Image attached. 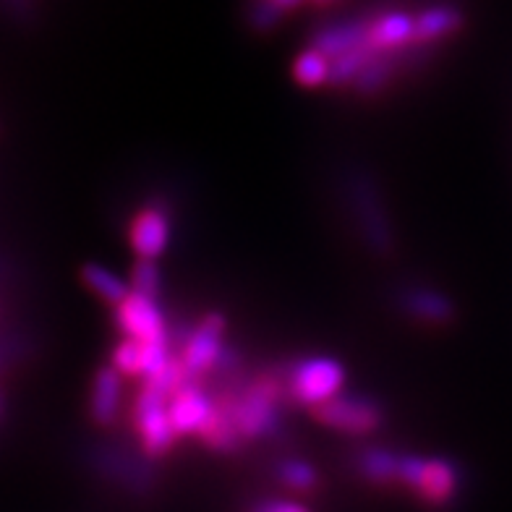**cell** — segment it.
I'll list each match as a JSON object with an SVG mask.
<instances>
[{"instance_id":"277c9868","label":"cell","mask_w":512,"mask_h":512,"mask_svg":"<svg viewBox=\"0 0 512 512\" xmlns=\"http://www.w3.org/2000/svg\"><path fill=\"white\" fill-rule=\"evenodd\" d=\"M351 202L353 209H356L358 228H361L366 246L374 254H390L392 246H395V238H392V228L390 220H387V212H384L382 196H379V189L371 183L369 176H353Z\"/></svg>"},{"instance_id":"52a82bcc","label":"cell","mask_w":512,"mask_h":512,"mask_svg":"<svg viewBox=\"0 0 512 512\" xmlns=\"http://www.w3.org/2000/svg\"><path fill=\"white\" fill-rule=\"evenodd\" d=\"M366 40H369V8L356 16H348V19L319 24V27L311 32L309 48H317L319 53L327 55L330 61H335L340 55L361 48Z\"/></svg>"},{"instance_id":"9c48e42d","label":"cell","mask_w":512,"mask_h":512,"mask_svg":"<svg viewBox=\"0 0 512 512\" xmlns=\"http://www.w3.org/2000/svg\"><path fill=\"white\" fill-rule=\"evenodd\" d=\"M212 411H215V400L204 390L202 382L183 384L170 400V418H173L178 437H186V434L199 437V432L212 418Z\"/></svg>"},{"instance_id":"3957f363","label":"cell","mask_w":512,"mask_h":512,"mask_svg":"<svg viewBox=\"0 0 512 512\" xmlns=\"http://www.w3.org/2000/svg\"><path fill=\"white\" fill-rule=\"evenodd\" d=\"M225 330H228V319L220 311H209L199 319V324H194L191 337L176 353L191 382H202L215 369L217 358L225 351Z\"/></svg>"},{"instance_id":"cb8c5ba5","label":"cell","mask_w":512,"mask_h":512,"mask_svg":"<svg viewBox=\"0 0 512 512\" xmlns=\"http://www.w3.org/2000/svg\"><path fill=\"white\" fill-rule=\"evenodd\" d=\"M337 0H317V6L319 8H327V6H335Z\"/></svg>"},{"instance_id":"7c38bea8","label":"cell","mask_w":512,"mask_h":512,"mask_svg":"<svg viewBox=\"0 0 512 512\" xmlns=\"http://www.w3.org/2000/svg\"><path fill=\"white\" fill-rule=\"evenodd\" d=\"M123 408V374L115 366H102L92 382L89 416L97 426H113Z\"/></svg>"},{"instance_id":"7a4b0ae2","label":"cell","mask_w":512,"mask_h":512,"mask_svg":"<svg viewBox=\"0 0 512 512\" xmlns=\"http://www.w3.org/2000/svg\"><path fill=\"white\" fill-rule=\"evenodd\" d=\"M311 413L319 424L330 426L335 432L353 434V437L374 434L384 424L382 405L366 395H337V398L317 405Z\"/></svg>"},{"instance_id":"603a6c76","label":"cell","mask_w":512,"mask_h":512,"mask_svg":"<svg viewBox=\"0 0 512 512\" xmlns=\"http://www.w3.org/2000/svg\"><path fill=\"white\" fill-rule=\"evenodd\" d=\"M270 3H275V6H280L283 11H296V8H301L306 3V0H270Z\"/></svg>"},{"instance_id":"8992f818","label":"cell","mask_w":512,"mask_h":512,"mask_svg":"<svg viewBox=\"0 0 512 512\" xmlns=\"http://www.w3.org/2000/svg\"><path fill=\"white\" fill-rule=\"evenodd\" d=\"M113 322L118 332L131 340H142V343L170 340L168 322H165V314L160 311L155 298L131 293L121 306H115Z\"/></svg>"},{"instance_id":"5bb4252c","label":"cell","mask_w":512,"mask_h":512,"mask_svg":"<svg viewBox=\"0 0 512 512\" xmlns=\"http://www.w3.org/2000/svg\"><path fill=\"white\" fill-rule=\"evenodd\" d=\"M400 458L387 447H366L356 455V471L374 486H395L400 484Z\"/></svg>"},{"instance_id":"ac0fdd59","label":"cell","mask_w":512,"mask_h":512,"mask_svg":"<svg viewBox=\"0 0 512 512\" xmlns=\"http://www.w3.org/2000/svg\"><path fill=\"white\" fill-rule=\"evenodd\" d=\"M285 14L288 11H283V8L270 3V0H246V8H243V19H246L251 32L256 34L275 32L283 24Z\"/></svg>"},{"instance_id":"6da1fadb","label":"cell","mask_w":512,"mask_h":512,"mask_svg":"<svg viewBox=\"0 0 512 512\" xmlns=\"http://www.w3.org/2000/svg\"><path fill=\"white\" fill-rule=\"evenodd\" d=\"M345 382L343 366L335 358L311 356L301 358L293 366L285 369V384H288V400L306 408H317L327 400L340 395V387Z\"/></svg>"},{"instance_id":"4fadbf2b","label":"cell","mask_w":512,"mask_h":512,"mask_svg":"<svg viewBox=\"0 0 512 512\" xmlns=\"http://www.w3.org/2000/svg\"><path fill=\"white\" fill-rule=\"evenodd\" d=\"M400 309L411 319L429 327H445L455 319V306L445 293L434 288H405L400 293Z\"/></svg>"},{"instance_id":"30bf717a","label":"cell","mask_w":512,"mask_h":512,"mask_svg":"<svg viewBox=\"0 0 512 512\" xmlns=\"http://www.w3.org/2000/svg\"><path fill=\"white\" fill-rule=\"evenodd\" d=\"M463 27L465 14L458 3H450V0L429 3L421 11H416V45L437 48L439 42L455 37Z\"/></svg>"},{"instance_id":"d6986e66","label":"cell","mask_w":512,"mask_h":512,"mask_svg":"<svg viewBox=\"0 0 512 512\" xmlns=\"http://www.w3.org/2000/svg\"><path fill=\"white\" fill-rule=\"evenodd\" d=\"M113 366L126 377H144L147 374V351H144L142 340L126 337L123 343L115 345Z\"/></svg>"},{"instance_id":"8fae6325","label":"cell","mask_w":512,"mask_h":512,"mask_svg":"<svg viewBox=\"0 0 512 512\" xmlns=\"http://www.w3.org/2000/svg\"><path fill=\"white\" fill-rule=\"evenodd\" d=\"M413 494L424 505L442 510L458 497V468L445 458H426L424 471H421V479H418Z\"/></svg>"},{"instance_id":"2e32d148","label":"cell","mask_w":512,"mask_h":512,"mask_svg":"<svg viewBox=\"0 0 512 512\" xmlns=\"http://www.w3.org/2000/svg\"><path fill=\"white\" fill-rule=\"evenodd\" d=\"M332 61L317 48H306L293 61V79L306 89H319L330 84Z\"/></svg>"},{"instance_id":"5b68a950","label":"cell","mask_w":512,"mask_h":512,"mask_svg":"<svg viewBox=\"0 0 512 512\" xmlns=\"http://www.w3.org/2000/svg\"><path fill=\"white\" fill-rule=\"evenodd\" d=\"M92 465L105 476V479L121 484L123 489L134 494H149L155 486V471L149 465V455H131L121 445H100L92 450Z\"/></svg>"},{"instance_id":"7402d4cb","label":"cell","mask_w":512,"mask_h":512,"mask_svg":"<svg viewBox=\"0 0 512 512\" xmlns=\"http://www.w3.org/2000/svg\"><path fill=\"white\" fill-rule=\"evenodd\" d=\"M6 6L16 19H29L32 14V0H6Z\"/></svg>"},{"instance_id":"e0dca14e","label":"cell","mask_w":512,"mask_h":512,"mask_svg":"<svg viewBox=\"0 0 512 512\" xmlns=\"http://www.w3.org/2000/svg\"><path fill=\"white\" fill-rule=\"evenodd\" d=\"M275 476L283 486H288L290 492L311 494L319 486V471L306 460L285 458L275 465Z\"/></svg>"},{"instance_id":"ffe728a7","label":"cell","mask_w":512,"mask_h":512,"mask_svg":"<svg viewBox=\"0 0 512 512\" xmlns=\"http://www.w3.org/2000/svg\"><path fill=\"white\" fill-rule=\"evenodd\" d=\"M160 285H162L160 267H157L152 259H139V262L134 264V270H131V290L139 293V296L155 298L157 301Z\"/></svg>"},{"instance_id":"9a60e30c","label":"cell","mask_w":512,"mask_h":512,"mask_svg":"<svg viewBox=\"0 0 512 512\" xmlns=\"http://www.w3.org/2000/svg\"><path fill=\"white\" fill-rule=\"evenodd\" d=\"M81 283L87 285L89 290H95L97 296L102 298V301H108L110 306H121L123 301H126L134 290H131V285H126L121 280V277L115 275V272H110L108 267H102V264H95V262H87L81 264Z\"/></svg>"},{"instance_id":"44dd1931","label":"cell","mask_w":512,"mask_h":512,"mask_svg":"<svg viewBox=\"0 0 512 512\" xmlns=\"http://www.w3.org/2000/svg\"><path fill=\"white\" fill-rule=\"evenodd\" d=\"M251 512H309V507L301 502H290V499H267V502H259Z\"/></svg>"},{"instance_id":"ba28073f","label":"cell","mask_w":512,"mask_h":512,"mask_svg":"<svg viewBox=\"0 0 512 512\" xmlns=\"http://www.w3.org/2000/svg\"><path fill=\"white\" fill-rule=\"evenodd\" d=\"M128 241H131V249L136 251L139 259L155 262L157 256L168 249L170 241L168 209L155 207V204L139 209L131 220V228H128Z\"/></svg>"}]
</instances>
